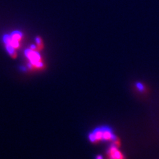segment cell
Returning <instances> with one entry per match:
<instances>
[{
	"label": "cell",
	"mask_w": 159,
	"mask_h": 159,
	"mask_svg": "<svg viewBox=\"0 0 159 159\" xmlns=\"http://www.w3.org/2000/svg\"><path fill=\"white\" fill-rule=\"evenodd\" d=\"M102 129H103V141L113 142L116 139V137L113 133L111 129L103 127H102Z\"/></svg>",
	"instance_id": "3957f363"
},
{
	"label": "cell",
	"mask_w": 159,
	"mask_h": 159,
	"mask_svg": "<svg viewBox=\"0 0 159 159\" xmlns=\"http://www.w3.org/2000/svg\"><path fill=\"white\" fill-rule=\"evenodd\" d=\"M89 139L92 143H97L103 141V129L102 127L97 128L89 135Z\"/></svg>",
	"instance_id": "7a4b0ae2"
},
{
	"label": "cell",
	"mask_w": 159,
	"mask_h": 159,
	"mask_svg": "<svg viewBox=\"0 0 159 159\" xmlns=\"http://www.w3.org/2000/svg\"><path fill=\"white\" fill-rule=\"evenodd\" d=\"M107 155L109 159H125L123 153L119 150L117 147L113 144L109 148Z\"/></svg>",
	"instance_id": "6da1fadb"
},
{
	"label": "cell",
	"mask_w": 159,
	"mask_h": 159,
	"mask_svg": "<svg viewBox=\"0 0 159 159\" xmlns=\"http://www.w3.org/2000/svg\"><path fill=\"white\" fill-rule=\"evenodd\" d=\"M36 43H37V48L40 50L43 47V41L42 39L40 38V37H37L36 38Z\"/></svg>",
	"instance_id": "277c9868"
},
{
	"label": "cell",
	"mask_w": 159,
	"mask_h": 159,
	"mask_svg": "<svg viewBox=\"0 0 159 159\" xmlns=\"http://www.w3.org/2000/svg\"><path fill=\"white\" fill-rule=\"evenodd\" d=\"M136 87H137L138 90L139 92H143L145 90V86H144L143 84H141V83H137L136 84Z\"/></svg>",
	"instance_id": "5b68a950"
}]
</instances>
